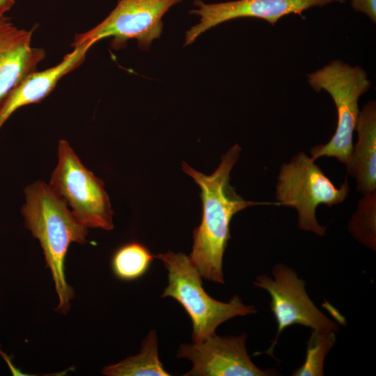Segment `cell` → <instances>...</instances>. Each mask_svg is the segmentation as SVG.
Returning a JSON list of instances; mask_svg holds the SVG:
<instances>
[{
	"label": "cell",
	"mask_w": 376,
	"mask_h": 376,
	"mask_svg": "<svg viewBox=\"0 0 376 376\" xmlns=\"http://www.w3.org/2000/svg\"><path fill=\"white\" fill-rule=\"evenodd\" d=\"M241 151L233 146L221 157L214 173L205 175L182 162L184 172L201 189L203 213L200 225L193 231V246L189 259L204 279L224 284L223 257L230 238V224L240 211L256 205L272 204L244 200L230 185V171Z\"/></svg>",
	"instance_id": "cell-1"
},
{
	"label": "cell",
	"mask_w": 376,
	"mask_h": 376,
	"mask_svg": "<svg viewBox=\"0 0 376 376\" xmlns=\"http://www.w3.org/2000/svg\"><path fill=\"white\" fill-rule=\"evenodd\" d=\"M21 213L25 227L40 244L58 298V312L69 311L75 297L68 283L65 262L71 243L86 244L88 228L74 216L65 202L49 184L38 180L26 187Z\"/></svg>",
	"instance_id": "cell-2"
},
{
	"label": "cell",
	"mask_w": 376,
	"mask_h": 376,
	"mask_svg": "<svg viewBox=\"0 0 376 376\" xmlns=\"http://www.w3.org/2000/svg\"><path fill=\"white\" fill-rule=\"evenodd\" d=\"M168 271V285L162 297H171L185 308L193 325V342L215 334L219 325L237 316L254 314V306L245 305L234 295L222 302L211 297L203 288L202 277L183 253L169 251L155 256Z\"/></svg>",
	"instance_id": "cell-3"
},
{
	"label": "cell",
	"mask_w": 376,
	"mask_h": 376,
	"mask_svg": "<svg viewBox=\"0 0 376 376\" xmlns=\"http://www.w3.org/2000/svg\"><path fill=\"white\" fill-rule=\"evenodd\" d=\"M308 82L317 93L326 91L334 100L337 110L336 132L325 144L311 149L315 160L321 157H335L346 164L353 146V132L357 123L359 97L367 92L371 82L359 66L352 67L334 60L322 68L309 74Z\"/></svg>",
	"instance_id": "cell-4"
},
{
	"label": "cell",
	"mask_w": 376,
	"mask_h": 376,
	"mask_svg": "<svg viewBox=\"0 0 376 376\" xmlns=\"http://www.w3.org/2000/svg\"><path fill=\"white\" fill-rule=\"evenodd\" d=\"M315 161L301 152L289 163L283 164L276 186V199L278 205L296 209L300 229L323 236L326 227L317 221V207L322 204L331 207L343 203L350 189L347 178L336 187Z\"/></svg>",
	"instance_id": "cell-5"
},
{
	"label": "cell",
	"mask_w": 376,
	"mask_h": 376,
	"mask_svg": "<svg viewBox=\"0 0 376 376\" xmlns=\"http://www.w3.org/2000/svg\"><path fill=\"white\" fill-rule=\"evenodd\" d=\"M57 151L50 187L81 224L88 228L113 229V212L104 182L83 164L66 140L59 141Z\"/></svg>",
	"instance_id": "cell-6"
},
{
	"label": "cell",
	"mask_w": 376,
	"mask_h": 376,
	"mask_svg": "<svg viewBox=\"0 0 376 376\" xmlns=\"http://www.w3.org/2000/svg\"><path fill=\"white\" fill-rule=\"evenodd\" d=\"M182 0H120L109 15L91 30L77 34L72 47L84 42L94 44L112 38L111 45L120 49L127 40L135 39L142 50L148 49L153 40L160 37L164 15Z\"/></svg>",
	"instance_id": "cell-7"
},
{
	"label": "cell",
	"mask_w": 376,
	"mask_h": 376,
	"mask_svg": "<svg viewBox=\"0 0 376 376\" xmlns=\"http://www.w3.org/2000/svg\"><path fill=\"white\" fill-rule=\"evenodd\" d=\"M272 276L260 275L253 282L256 287L269 294L270 308L277 324L276 337L264 353L273 356L280 334L294 324L314 330L338 331V325L323 314L309 298L304 281L291 267L277 264L273 267Z\"/></svg>",
	"instance_id": "cell-8"
},
{
	"label": "cell",
	"mask_w": 376,
	"mask_h": 376,
	"mask_svg": "<svg viewBox=\"0 0 376 376\" xmlns=\"http://www.w3.org/2000/svg\"><path fill=\"white\" fill-rule=\"evenodd\" d=\"M247 334L219 336L215 334L193 344H182L177 357L192 363L185 376H269L272 369L261 370L251 360L246 348Z\"/></svg>",
	"instance_id": "cell-9"
},
{
	"label": "cell",
	"mask_w": 376,
	"mask_h": 376,
	"mask_svg": "<svg viewBox=\"0 0 376 376\" xmlns=\"http://www.w3.org/2000/svg\"><path fill=\"white\" fill-rule=\"evenodd\" d=\"M341 0H237L205 3L196 0L197 8L190 13L199 15L200 22L186 33L185 46L191 44L203 33L227 21L250 17L264 19L272 25L282 17L297 14L315 6H323Z\"/></svg>",
	"instance_id": "cell-10"
},
{
	"label": "cell",
	"mask_w": 376,
	"mask_h": 376,
	"mask_svg": "<svg viewBox=\"0 0 376 376\" xmlns=\"http://www.w3.org/2000/svg\"><path fill=\"white\" fill-rule=\"evenodd\" d=\"M34 29L16 26L0 16V103L29 75L36 71L46 56L42 48L31 45Z\"/></svg>",
	"instance_id": "cell-11"
},
{
	"label": "cell",
	"mask_w": 376,
	"mask_h": 376,
	"mask_svg": "<svg viewBox=\"0 0 376 376\" xmlns=\"http://www.w3.org/2000/svg\"><path fill=\"white\" fill-rule=\"evenodd\" d=\"M94 45L86 42L75 46L57 65L31 73L12 89L0 103V129L16 110L40 102L46 97L63 77L81 65L88 51Z\"/></svg>",
	"instance_id": "cell-12"
},
{
	"label": "cell",
	"mask_w": 376,
	"mask_h": 376,
	"mask_svg": "<svg viewBox=\"0 0 376 376\" xmlns=\"http://www.w3.org/2000/svg\"><path fill=\"white\" fill-rule=\"evenodd\" d=\"M355 130L358 134L346 165L363 194L376 191V104L368 102L359 111Z\"/></svg>",
	"instance_id": "cell-13"
},
{
	"label": "cell",
	"mask_w": 376,
	"mask_h": 376,
	"mask_svg": "<svg viewBox=\"0 0 376 376\" xmlns=\"http://www.w3.org/2000/svg\"><path fill=\"white\" fill-rule=\"evenodd\" d=\"M102 374L107 376H169L164 368L157 350L156 331L150 330L142 342L140 352L121 361L105 366Z\"/></svg>",
	"instance_id": "cell-14"
},
{
	"label": "cell",
	"mask_w": 376,
	"mask_h": 376,
	"mask_svg": "<svg viewBox=\"0 0 376 376\" xmlns=\"http://www.w3.org/2000/svg\"><path fill=\"white\" fill-rule=\"evenodd\" d=\"M154 256L140 242L126 243L113 253L111 260V269L118 279L125 281H134L146 273Z\"/></svg>",
	"instance_id": "cell-15"
},
{
	"label": "cell",
	"mask_w": 376,
	"mask_h": 376,
	"mask_svg": "<svg viewBox=\"0 0 376 376\" xmlns=\"http://www.w3.org/2000/svg\"><path fill=\"white\" fill-rule=\"evenodd\" d=\"M336 342V332L312 329L307 341L304 363L292 374L294 376H322L326 356Z\"/></svg>",
	"instance_id": "cell-16"
},
{
	"label": "cell",
	"mask_w": 376,
	"mask_h": 376,
	"mask_svg": "<svg viewBox=\"0 0 376 376\" xmlns=\"http://www.w3.org/2000/svg\"><path fill=\"white\" fill-rule=\"evenodd\" d=\"M353 237L371 249L376 246V191L363 195L349 222Z\"/></svg>",
	"instance_id": "cell-17"
},
{
	"label": "cell",
	"mask_w": 376,
	"mask_h": 376,
	"mask_svg": "<svg viewBox=\"0 0 376 376\" xmlns=\"http://www.w3.org/2000/svg\"><path fill=\"white\" fill-rule=\"evenodd\" d=\"M376 0H352V8L366 14L373 23L376 22Z\"/></svg>",
	"instance_id": "cell-18"
},
{
	"label": "cell",
	"mask_w": 376,
	"mask_h": 376,
	"mask_svg": "<svg viewBox=\"0 0 376 376\" xmlns=\"http://www.w3.org/2000/svg\"><path fill=\"white\" fill-rule=\"evenodd\" d=\"M15 0H0V16L5 15L15 5Z\"/></svg>",
	"instance_id": "cell-19"
}]
</instances>
